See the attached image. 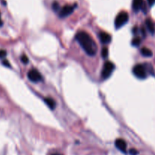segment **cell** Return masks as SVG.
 <instances>
[{
  "mask_svg": "<svg viewBox=\"0 0 155 155\" xmlns=\"http://www.w3.org/2000/svg\"><path fill=\"white\" fill-rule=\"evenodd\" d=\"M148 3L150 5H153L155 3V0H148Z\"/></svg>",
  "mask_w": 155,
  "mask_h": 155,
  "instance_id": "20",
  "label": "cell"
},
{
  "mask_svg": "<svg viewBox=\"0 0 155 155\" xmlns=\"http://www.w3.org/2000/svg\"><path fill=\"white\" fill-rule=\"evenodd\" d=\"M28 79L33 83H38L42 80V75L37 69H32L27 73Z\"/></svg>",
  "mask_w": 155,
  "mask_h": 155,
  "instance_id": "5",
  "label": "cell"
},
{
  "mask_svg": "<svg viewBox=\"0 0 155 155\" xmlns=\"http://www.w3.org/2000/svg\"><path fill=\"white\" fill-rule=\"evenodd\" d=\"M141 55H142L143 56H145V57H151V56L153 55L152 51L146 47H144L141 49Z\"/></svg>",
  "mask_w": 155,
  "mask_h": 155,
  "instance_id": "12",
  "label": "cell"
},
{
  "mask_svg": "<svg viewBox=\"0 0 155 155\" xmlns=\"http://www.w3.org/2000/svg\"><path fill=\"white\" fill-rule=\"evenodd\" d=\"M21 61H22L24 64H25V65H27L28 62H29V59H28V58L27 57V55H23L22 56H21Z\"/></svg>",
  "mask_w": 155,
  "mask_h": 155,
  "instance_id": "15",
  "label": "cell"
},
{
  "mask_svg": "<svg viewBox=\"0 0 155 155\" xmlns=\"http://www.w3.org/2000/svg\"><path fill=\"white\" fill-rule=\"evenodd\" d=\"M6 55H7V52H6V51L0 50V58H5V56H6Z\"/></svg>",
  "mask_w": 155,
  "mask_h": 155,
  "instance_id": "17",
  "label": "cell"
},
{
  "mask_svg": "<svg viewBox=\"0 0 155 155\" xmlns=\"http://www.w3.org/2000/svg\"><path fill=\"white\" fill-rule=\"evenodd\" d=\"M133 72L134 75L138 79H145L147 77L146 70L145 67L141 65H137L133 67Z\"/></svg>",
  "mask_w": 155,
  "mask_h": 155,
  "instance_id": "4",
  "label": "cell"
},
{
  "mask_svg": "<svg viewBox=\"0 0 155 155\" xmlns=\"http://www.w3.org/2000/svg\"><path fill=\"white\" fill-rule=\"evenodd\" d=\"M145 24H146V27L147 28H148V31L150 32L151 34H154V33H155V28L153 22H152L150 19H147L146 21H145Z\"/></svg>",
  "mask_w": 155,
  "mask_h": 155,
  "instance_id": "11",
  "label": "cell"
},
{
  "mask_svg": "<svg viewBox=\"0 0 155 155\" xmlns=\"http://www.w3.org/2000/svg\"><path fill=\"white\" fill-rule=\"evenodd\" d=\"M76 39L83 48L85 53L94 56L97 52V45L89 33L85 31H80L76 35Z\"/></svg>",
  "mask_w": 155,
  "mask_h": 155,
  "instance_id": "1",
  "label": "cell"
},
{
  "mask_svg": "<svg viewBox=\"0 0 155 155\" xmlns=\"http://www.w3.org/2000/svg\"><path fill=\"white\" fill-rule=\"evenodd\" d=\"M143 5V0H133V10L138 11L141 8Z\"/></svg>",
  "mask_w": 155,
  "mask_h": 155,
  "instance_id": "10",
  "label": "cell"
},
{
  "mask_svg": "<svg viewBox=\"0 0 155 155\" xmlns=\"http://www.w3.org/2000/svg\"><path fill=\"white\" fill-rule=\"evenodd\" d=\"M2 64H3V65H5V66H6V67H10L11 66L10 64H9V61H6V60L3 61Z\"/></svg>",
  "mask_w": 155,
  "mask_h": 155,
  "instance_id": "19",
  "label": "cell"
},
{
  "mask_svg": "<svg viewBox=\"0 0 155 155\" xmlns=\"http://www.w3.org/2000/svg\"><path fill=\"white\" fill-rule=\"evenodd\" d=\"M114 65L111 61H106L103 67L102 71H101V77L104 80H106L111 75L112 72L114 70Z\"/></svg>",
  "mask_w": 155,
  "mask_h": 155,
  "instance_id": "3",
  "label": "cell"
},
{
  "mask_svg": "<svg viewBox=\"0 0 155 155\" xmlns=\"http://www.w3.org/2000/svg\"><path fill=\"white\" fill-rule=\"evenodd\" d=\"M115 145L117 149L123 153H126V143L122 138H117L115 141Z\"/></svg>",
  "mask_w": 155,
  "mask_h": 155,
  "instance_id": "7",
  "label": "cell"
},
{
  "mask_svg": "<svg viewBox=\"0 0 155 155\" xmlns=\"http://www.w3.org/2000/svg\"><path fill=\"white\" fill-rule=\"evenodd\" d=\"M44 101L46 105L49 106V108L52 110H54L55 108L56 107V103L52 98H45V99H44Z\"/></svg>",
  "mask_w": 155,
  "mask_h": 155,
  "instance_id": "9",
  "label": "cell"
},
{
  "mask_svg": "<svg viewBox=\"0 0 155 155\" xmlns=\"http://www.w3.org/2000/svg\"><path fill=\"white\" fill-rule=\"evenodd\" d=\"M101 56H102L104 58H106L108 56V48L104 47L101 50Z\"/></svg>",
  "mask_w": 155,
  "mask_h": 155,
  "instance_id": "14",
  "label": "cell"
},
{
  "mask_svg": "<svg viewBox=\"0 0 155 155\" xmlns=\"http://www.w3.org/2000/svg\"><path fill=\"white\" fill-rule=\"evenodd\" d=\"M128 21H129V14L127 12L122 11V12L119 13L116 17L115 21H114L116 28H120L123 27L127 23Z\"/></svg>",
  "mask_w": 155,
  "mask_h": 155,
  "instance_id": "2",
  "label": "cell"
},
{
  "mask_svg": "<svg viewBox=\"0 0 155 155\" xmlns=\"http://www.w3.org/2000/svg\"><path fill=\"white\" fill-rule=\"evenodd\" d=\"M51 155H61V154H58V153H55V154H51Z\"/></svg>",
  "mask_w": 155,
  "mask_h": 155,
  "instance_id": "22",
  "label": "cell"
},
{
  "mask_svg": "<svg viewBox=\"0 0 155 155\" xmlns=\"http://www.w3.org/2000/svg\"><path fill=\"white\" fill-rule=\"evenodd\" d=\"M140 43H141V39L139 37H136V38H134L132 40V44L134 46H138Z\"/></svg>",
  "mask_w": 155,
  "mask_h": 155,
  "instance_id": "13",
  "label": "cell"
},
{
  "mask_svg": "<svg viewBox=\"0 0 155 155\" xmlns=\"http://www.w3.org/2000/svg\"><path fill=\"white\" fill-rule=\"evenodd\" d=\"M129 154H130L131 155H137L138 151L136 150V149H134V148H132V149L129 150Z\"/></svg>",
  "mask_w": 155,
  "mask_h": 155,
  "instance_id": "18",
  "label": "cell"
},
{
  "mask_svg": "<svg viewBox=\"0 0 155 155\" xmlns=\"http://www.w3.org/2000/svg\"><path fill=\"white\" fill-rule=\"evenodd\" d=\"M2 26V18H1V14H0V27Z\"/></svg>",
  "mask_w": 155,
  "mask_h": 155,
  "instance_id": "21",
  "label": "cell"
},
{
  "mask_svg": "<svg viewBox=\"0 0 155 155\" xmlns=\"http://www.w3.org/2000/svg\"><path fill=\"white\" fill-rule=\"evenodd\" d=\"M52 9L55 11H57L59 10V4H58L57 2H53Z\"/></svg>",
  "mask_w": 155,
  "mask_h": 155,
  "instance_id": "16",
  "label": "cell"
},
{
  "mask_svg": "<svg viewBox=\"0 0 155 155\" xmlns=\"http://www.w3.org/2000/svg\"><path fill=\"white\" fill-rule=\"evenodd\" d=\"M98 37H99L101 42L104 44H108L111 41V37L110 34H108L106 32H101L98 34Z\"/></svg>",
  "mask_w": 155,
  "mask_h": 155,
  "instance_id": "8",
  "label": "cell"
},
{
  "mask_svg": "<svg viewBox=\"0 0 155 155\" xmlns=\"http://www.w3.org/2000/svg\"><path fill=\"white\" fill-rule=\"evenodd\" d=\"M74 9H75V6H73V5H65L60 11L59 16L61 18H66L73 12Z\"/></svg>",
  "mask_w": 155,
  "mask_h": 155,
  "instance_id": "6",
  "label": "cell"
}]
</instances>
